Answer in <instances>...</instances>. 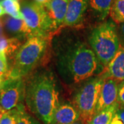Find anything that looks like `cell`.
I'll return each instance as SVG.
<instances>
[{
	"instance_id": "obj_23",
	"label": "cell",
	"mask_w": 124,
	"mask_h": 124,
	"mask_svg": "<svg viewBox=\"0 0 124 124\" xmlns=\"http://www.w3.org/2000/svg\"><path fill=\"white\" fill-rule=\"evenodd\" d=\"M120 107L124 108V80L118 82V99Z\"/></svg>"
},
{
	"instance_id": "obj_11",
	"label": "cell",
	"mask_w": 124,
	"mask_h": 124,
	"mask_svg": "<svg viewBox=\"0 0 124 124\" xmlns=\"http://www.w3.org/2000/svg\"><path fill=\"white\" fill-rule=\"evenodd\" d=\"M1 22L5 31L12 35V37H17L23 41H26L32 36L24 19H18L9 15H6L2 17Z\"/></svg>"
},
{
	"instance_id": "obj_31",
	"label": "cell",
	"mask_w": 124,
	"mask_h": 124,
	"mask_svg": "<svg viewBox=\"0 0 124 124\" xmlns=\"http://www.w3.org/2000/svg\"><path fill=\"white\" fill-rule=\"evenodd\" d=\"M35 1H37L39 2V3H40V1H41V0H35Z\"/></svg>"
},
{
	"instance_id": "obj_15",
	"label": "cell",
	"mask_w": 124,
	"mask_h": 124,
	"mask_svg": "<svg viewBox=\"0 0 124 124\" xmlns=\"http://www.w3.org/2000/svg\"><path fill=\"white\" fill-rule=\"evenodd\" d=\"M23 40L17 37H0V53L4 54L7 57H12L23 44Z\"/></svg>"
},
{
	"instance_id": "obj_28",
	"label": "cell",
	"mask_w": 124,
	"mask_h": 124,
	"mask_svg": "<svg viewBox=\"0 0 124 124\" xmlns=\"http://www.w3.org/2000/svg\"><path fill=\"white\" fill-rule=\"evenodd\" d=\"M85 124L84 122L82 120L80 119L79 120V121H76V122H74V123H72V124Z\"/></svg>"
},
{
	"instance_id": "obj_5",
	"label": "cell",
	"mask_w": 124,
	"mask_h": 124,
	"mask_svg": "<svg viewBox=\"0 0 124 124\" xmlns=\"http://www.w3.org/2000/svg\"><path fill=\"white\" fill-rule=\"evenodd\" d=\"M104 81L102 77L88 80L76 94L74 100L75 107L79 112L81 119L85 124L95 113Z\"/></svg>"
},
{
	"instance_id": "obj_9",
	"label": "cell",
	"mask_w": 124,
	"mask_h": 124,
	"mask_svg": "<svg viewBox=\"0 0 124 124\" xmlns=\"http://www.w3.org/2000/svg\"><path fill=\"white\" fill-rule=\"evenodd\" d=\"M68 2L69 0H50L44 5L51 23L53 31L62 26L66 15Z\"/></svg>"
},
{
	"instance_id": "obj_17",
	"label": "cell",
	"mask_w": 124,
	"mask_h": 124,
	"mask_svg": "<svg viewBox=\"0 0 124 124\" xmlns=\"http://www.w3.org/2000/svg\"><path fill=\"white\" fill-rule=\"evenodd\" d=\"M6 14L12 17L23 19L21 10L20 0H3L0 2Z\"/></svg>"
},
{
	"instance_id": "obj_21",
	"label": "cell",
	"mask_w": 124,
	"mask_h": 124,
	"mask_svg": "<svg viewBox=\"0 0 124 124\" xmlns=\"http://www.w3.org/2000/svg\"><path fill=\"white\" fill-rule=\"evenodd\" d=\"M8 68V62L6 55H4V54L0 53V77L4 78L6 79Z\"/></svg>"
},
{
	"instance_id": "obj_19",
	"label": "cell",
	"mask_w": 124,
	"mask_h": 124,
	"mask_svg": "<svg viewBox=\"0 0 124 124\" xmlns=\"http://www.w3.org/2000/svg\"><path fill=\"white\" fill-rule=\"evenodd\" d=\"M18 112L17 124H39L37 120L27 112L23 104L22 103L17 107Z\"/></svg>"
},
{
	"instance_id": "obj_25",
	"label": "cell",
	"mask_w": 124,
	"mask_h": 124,
	"mask_svg": "<svg viewBox=\"0 0 124 124\" xmlns=\"http://www.w3.org/2000/svg\"><path fill=\"white\" fill-rule=\"evenodd\" d=\"M5 14H6V13H5L4 10L3 8V7L1 6V4H0V17H2V16H4Z\"/></svg>"
},
{
	"instance_id": "obj_1",
	"label": "cell",
	"mask_w": 124,
	"mask_h": 124,
	"mask_svg": "<svg viewBox=\"0 0 124 124\" xmlns=\"http://www.w3.org/2000/svg\"><path fill=\"white\" fill-rule=\"evenodd\" d=\"M25 101L31 112L44 124H54V116L60 106L59 91L53 75L40 71L26 81Z\"/></svg>"
},
{
	"instance_id": "obj_30",
	"label": "cell",
	"mask_w": 124,
	"mask_h": 124,
	"mask_svg": "<svg viewBox=\"0 0 124 124\" xmlns=\"http://www.w3.org/2000/svg\"><path fill=\"white\" fill-rule=\"evenodd\" d=\"M5 80L4 78H2V77H0V89H1V87L2 85V84L4 82V81Z\"/></svg>"
},
{
	"instance_id": "obj_4",
	"label": "cell",
	"mask_w": 124,
	"mask_h": 124,
	"mask_svg": "<svg viewBox=\"0 0 124 124\" xmlns=\"http://www.w3.org/2000/svg\"><path fill=\"white\" fill-rule=\"evenodd\" d=\"M89 42L98 62L106 67L121 47L116 23L109 19L94 28L90 34Z\"/></svg>"
},
{
	"instance_id": "obj_22",
	"label": "cell",
	"mask_w": 124,
	"mask_h": 124,
	"mask_svg": "<svg viewBox=\"0 0 124 124\" xmlns=\"http://www.w3.org/2000/svg\"><path fill=\"white\" fill-rule=\"evenodd\" d=\"M110 124H124V108H119Z\"/></svg>"
},
{
	"instance_id": "obj_2",
	"label": "cell",
	"mask_w": 124,
	"mask_h": 124,
	"mask_svg": "<svg viewBox=\"0 0 124 124\" xmlns=\"http://www.w3.org/2000/svg\"><path fill=\"white\" fill-rule=\"evenodd\" d=\"M57 64L64 79L79 83L94 74L98 60L91 48L85 43L76 41L64 46L58 54Z\"/></svg>"
},
{
	"instance_id": "obj_10",
	"label": "cell",
	"mask_w": 124,
	"mask_h": 124,
	"mask_svg": "<svg viewBox=\"0 0 124 124\" xmlns=\"http://www.w3.org/2000/svg\"><path fill=\"white\" fill-rule=\"evenodd\" d=\"M88 0H69L62 26H75L81 22L88 10Z\"/></svg>"
},
{
	"instance_id": "obj_18",
	"label": "cell",
	"mask_w": 124,
	"mask_h": 124,
	"mask_svg": "<svg viewBox=\"0 0 124 124\" xmlns=\"http://www.w3.org/2000/svg\"><path fill=\"white\" fill-rule=\"evenodd\" d=\"M110 16L117 24L124 22V0H114Z\"/></svg>"
},
{
	"instance_id": "obj_13",
	"label": "cell",
	"mask_w": 124,
	"mask_h": 124,
	"mask_svg": "<svg viewBox=\"0 0 124 124\" xmlns=\"http://www.w3.org/2000/svg\"><path fill=\"white\" fill-rule=\"evenodd\" d=\"M81 119L75 106L65 103L58 108L54 116V124H70Z\"/></svg>"
},
{
	"instance_id": "obj_24",
	"label": "cell",
	"mask_w": 124,
	"mask_h": 124,
	"mask_svg": "<svg viewBox=\"0 0 124 124\" xmlns=\"http://www.w3.org/2000/svg\"><path fill=\"white\" fill-rule=\"evenodd\" d=\"M117 31H118V35H119L121 44H122L121 46L124 47V22L118 24Z\"/></svg>"
},
{
	"instance_id": "obj_20",
	"label": "cell",
	"mask_w": 124,
	"mask_h": 124,
	"mask_svg": "<svg viewBox=\"0 0 124 124\" xmlns=\"http://www.w3.org/2000/svg\"><path fill=\"white\" fill-rule=\"evenodd\" d=\"M18 112L17 108L11 110L6 111L0 120V124H17Z\"/></svg>"
},
{
	"instance_id": "obj_14",
	"label": "cell",
	"mask_w": 124,
	"mask_h": 124,
	"mask_svg": "<svg viewBox=\"0 0 124 124\" xmlns=\"http://www.w3.org/2000/svg\"><path fill=\"white\" fill-rule=\"evenodd\" d=\"M114 0H88V9L94 17L103 21L110 13Z\"/></svg>"
},
{
	"instance_id": "obj_29",
	"label": "cell",
	"mask_w": 124,
	"mask_h": 124,
	"mask_svg": "<svg viewBox=\"0 0 124 124\" xmlns=\"http://www.w3.org/2000/svg\"><path fill=\"white\" fill-rule=\"evenodd\" d=\"M50 0H41L40 4H41L42 5H45L46 4H47L48 2H49Z\"/></svg>"
},
{
	"instance_id": "obj_16",
	"label": "cell",
	"mask_w": 124,
	"mask_h": 124,
	"mask_svg": "<svg viewBox=\"0 0 124 124\" xmlns=\"http://www.w3.org/2000/svg\"><path fill=\"white\" fill-rule=\"evenodd\" d=\"M119 107V103H116L112 106L95 113L86 124H110Z\"/></svg>"
},
{
	"instance_id": "obj_12",
	"label": "cell",
	"mask_w": 124,
	"mask_h": 124,
	"mask_svg": "<svg viewBox=\"0 0 124 124\" xmlns=\"http://www.w3.org/2000/svg\"><path fill=\"white\" fill-rule=\"evenodd\" d=\"M102 77L104 79H113L119 81L124 80V47L121 46L115 57L106 66Z\"/></svg>"
},
{
	"instance_id": "obj_6",
	"label": "cell",
	"mask_w": 124,
	"mask_h": 124,
	"mask_svg": "<svg viewBox=\"0 0 124 124\" xmlns=\"http://www.w3.org/2000/svg\"><path fill=\"white\" fill-rule=\"evenodd\" d=\"M20 5L23 19L32 35L46 38L53 30L44 5L35 0H20Z\"/></svg>"
},
{
	"instance_id": "obj_27",
	"label": "cell",
	"mask_w": 124,
	"mask_h": 124,
	"mask_svg": "<svg viewBox=\"0 0 124 124\" xmlns=\"http://www.w3.org/2000/svg\"><path fill=\"white\" fill-rule=\"evenodd\" d=\"M5 112L6 111L1 108V107L0 106V120H1V117H2V116H3V115L5 113Z\"/></svg>"
},
{
	"instance_id": "obj_26",
	"label": "cell",
	"mask_w": 124,
	"mask_h": 124,
	"mask_svg": "<svg viewBox=\"0 0 124 124\" xmlns=\"http://www.w3.org/2000/svg\"><path fill=\"white\" fill-rule=\"evenodd\" d=\"M2 27H3V23H2V22L0 20V37H2V36H4L2 35V32H3V28H2Z\"/></svg>"
},
{
	"instance_id": "obj_32",
	"label": "cell",
	"mask_w": 124,
	"mask_h": 124,
	"mask_svg": "<svg viewBox=\"0 0 124 124\" xmlns=\"http://www.w3.org/2000/svg\"><path fill=\"white\" fill-rule=\"evenodd\" d=\"M1 1H3V0H0V2H1Z\"/></svg>"
},
{
	"instance_id": "obj_8",
	"label": "cell",
	"mask_w": 124,
	"mask_h": 124,
	"mask_svg": "<svg viewBox=\"0 0 124 124\" xmlns=\"http://www.w3.org/2000/svg\"><path fill=\"white\" fill-rule=\"evenodd\" d=\"M117 99L118 81L113 79H105L101 90L95 113L118 103Z\"/></svg>"
},
{
	"instance_id": "obj_3",
	"label": "cell",
	"mask_w": 124,
	"mask_h": 124,
	"mask_svg": "<svg viewBox=\"0 0 124 124\" xmlns=\"http://www.w3.org/2000/svg\"><path fill=\"white\" fill-rule=\"evenodd\" d=\"M46 47V38L39 36L29 37L13 57L6 79L24 78L28 75L44 56Z\"/></svg>"
},
{
	"instance_id": "obj_7",
	"label": "cell",
	"mask_w": 124,
	"mask_h": 124,
	"mask_svg": "<svg viewBox=\"0 0 124 124\" xmlns=\"http://www.w3.org/2000/svg\"><path fill=\"white\" fill-rule=\"evenodd\" d=\"M26 81L23 78L5 79L0 89V106L11 110L25 100Z\"/></svg>"
}]
</instances>
